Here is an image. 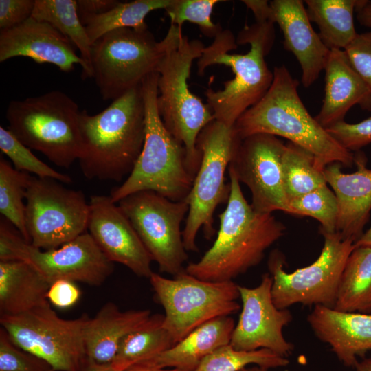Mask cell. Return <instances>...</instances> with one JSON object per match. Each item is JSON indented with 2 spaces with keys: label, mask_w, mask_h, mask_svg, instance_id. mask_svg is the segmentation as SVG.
<instances>
[{
  "label": "cell",
  "mask_w": 371,
  "mask_h": 371,
  "mask_svg": "<svg viewBox=\"0 0 371 371\" xmlns=\"http://www.w3.org/2000/svg\"><path fill=\"white\" fill-rule=\"evenodd\" d=\"M31 176L28 172L16 170L8 161L1 158L0 212L29 243L23 200Z\"/></svg>",
  "instance_id": "d6a6232c"
},
{
  "label": "cell",
  "mask_w": 371,
  "mask_h": 371,
  "mask_svg": "<svg viewBox=\"0 0 371 371\" xmlns=\"http://www.w3.org/2000/svg\"><path fill=\"white\" fill-rule=\"evenodd\" d=\"M73 43L49 23L30 17L21 24L0 31V62L23 56L38 64L49 63L64 72L82 68L83 78H91L85 62Z\"/></svg>",
  "instance_id": "d6986e66"
},
{
  "label": "cell",
  "mask_w": 371,
  "mask_h": 371,
  "mask_svg": "<svg viewBox=\"0 0 371 371\" xmlns=\"http://www.w3.org/2000/svg\"><path fill=\"white\" fill-rule=\"evenodd\" d=\"M355 154L357 170L344 173L339 163L326 166L324 174L338 202L337 230L344 239L356 242L363 234L371 211V169L363 153Z\"/></svg>",
  "instance_id": "44dd1931"
},
{
  "label": "cell",
  "mask_w": 371,
  "mask_h": 371,
  "mask_svg": "<svg viewBox=\"0 0 371 371\" xmlns=\"http://www.w3.org/2000/svg\"><path fill=\"white\" fill-rule=\"evenodd\" d=\"M0 149L19 171L33 173L40 178H50L70 183L71 178L56 171L36 157L30 148L21 143L9 130L0 127Z\"/></svg>",
  "instance_id": "d590c367"
},
{
  "label": "cell",
  "mask_w": 371,
  "mask_h": 371,
  "mask_svg": "<svg viewBox=\"0 0 371 371\" xmlns=\"http://www.w3.org/2000/svg\"><path fill=\"white\" fill-rule=\"evenodd\" d=\"M156 301L165 311L164 326L176 344L192 330L241 308L238 284L233 280L210 282L186 270L169 279L153 272L148 278Z\"/></svg>",
  "instance_id": "30bf717a"
},
{
  "label": "cell",
  "mask_w": 371,
  "mask_h": 371,
  "mask_svg": "<svg viewBox=\"0 0 371 371\" xmlns=\"http://www.w3.org/2000/svg\"><path fill=\"white\" fill-rule=\"evenodd\" d=\"M150 315L147 309L123 311L113 302L106 303L93 317H89L85 326L87 360L111 363L123 339Z\"/></svg>",
  "instance_id": "cb8c5ba5"
},
{
  "label": "cell",
  "mask_w": 371,
  "mask_h": 371,
  "mask_svg": "<svg viewBox=\"0 0 371 371\" xmlns=\"http://www.w3.org/2000/svg\"><path fill=\"white\" fill-rule=\"evenodd\" d=\"M357 19L361 25L371 27V1L361 0L357 8Z\"/></svg>",
  "instance_id": "f6af8a7d"
},
{
  "label": "cell",
  "mask_w": 371,
  "mask_h": 371,
  "mask_svg": "<svg viewBox=\"0 0 371 371\" xmlns=\"http://www.w3.org/2000/svg\"><path fill=\"white\" fill-rule=\"evenodd\" d=\"M52 371H56V370H52Z\"/></svg>",
  "instance_id": "816d5d0a"
},
{
  "label": "cell",
  "mask_w": 371,
  "mask_h": 371,
  "mask_svg": "<svg viewBox=\"0 0 371 371\" xmlns=\"http://www.w3.org/2000/svg\"><path fill=\"white\" fill-rule=\"evenodd\" d=\"M269 5L273 21L283 33L284 47L297 60L302 85L309 87L324 69L330 50L313 30L303 1L273 0Z\"/></svg>",
  "instance_id": "ffe728a7"
},
{
  "label": "cell",
  "mask_w": 371,
  "mask_h": 371,
  "mask_svg": "<svg viewBox=\"0 0 371 371\" xmlns=\"http://www.w3.org/2000/svg\"><path fill=\"white\" fill-rule=\"evenodd\" d=\"M124 371H182L176 368H158L149 366L143 363H137Z\"/></svg>",
  "instance_id": "7dc6e473"
},
{
  "label": "cell",
  "mask_w": 371,
  "mask_h": 371,
  "mask_svg": "<svg viewBox=\"0 0 371 371\" xmlns=\"http://www.w3.org/2000/svg\"><path fill=\"white\" fill-rule=\"evenodd\" d=\"M371 246V226L362 236L354 243V247Z\"/></svg>",
  "instance_id": "c3c4849f"
},
{
  "label": "cell",
  "mask_w": 371,
  "mask_h": 371,
  "mask_svg": "<svg viewBox=\"0 0 371 371\" xmlns=\"http://www.w3.org/2000/svg\"><path fill=\"white\" fill-rule=\"evenodd\" d=\"M274 40V23L256 21L241 30L236 38L230 30H223L204 47L197 61L199 76L214 65L229 67L234 74V78L224 82L222 89H207L205 92L207 104L216 120L234 126L238 117L267 92L273 74L265 58Z\"/></svg>",
  "instance_id": "6da1fadb"
},
{
  "label": "cell",
  "mask_w": 371,
  "mask_h": 371,
  "mask_svg": "<svg viewBox=\"0 0 371 371\" xmlns=\"http://www.w3.org/2000/svg\"><path fill=\"white\" fill-rule=\"evenodd\" d=\"M80 296L81 291L75 282L61 280L50 285L47 293V300L53 306L64 309L76 304Z\"/></svg>",
  "instance_id": "b9f144b4"
},
{
  "label": "cell",
  "mask_w": 371,
  "mask_h": 371,
  "mask_svg": "<svg viewBox=\"0 0 371 371\" xmlns=\"http://www.w3.org/2000/svg\"><path fill=\"white\" fill-rule=\"evenodd\" d=\"M272 282L267 273L254 288L238 285L241 311L229 344L238 350L266 348L287 358L294 345L285 339L283 328L291 322L293 315L288 308L279 309L274 305Z\"/></svg>",
  "instance_id": "e0dca14e"
},
{
  "label": "cell",
  "mask_w": 371,
  "mask_h": 371,
  "mask_svg": "<svg viewBox=\"0 0 371 371\" xmlns=\"http://www.w3.org/2000/svg\"><path fill=\"white\" fill-rule=\"evenodd\" d=\"M89 203V233L112 262L149 278L152 258L131 223L110 196L93 195Z\"/></svg>",
  "instance_id": "ac0fdd59"
},
{
  "label": "cell",
  "mask_w": 371,
  "mask_h": 371,
  "mask_svg": "<svg viewBox=\"0 0 371 371\" xmlns=\"http://www.w3.org/2000/svg\"><path fill=\"white\" fill-rule=\"evenodd\" d=\"M325 93L315 120L324 128L344 121L355 105L371 111V89L342 49H330L325 65Z\"/></svg>",
  "instance_id": "603a6c76"
},
{
  "label": "cell",
  "mask_w": 371,
  "mask_h": 371,
  "mask_svg": "<svg viewBox=\"0 0 371 371\" xmlns=\"http://www.w3.org/2000/svg\"><path fill=\"white\" fill-rule=\"evenodd\" d=\"M21 260L32 265L50 284L65 280L100 286L113 271L110 261L89 232L52 249L25 241L8 222L0 223V261Z\"/></svg>",
  "instance_id": "7c38bea8"
},
{
  "label": "cell",
  "mask_w": 371,
  "mask_h": 371,
  "mask_svg": "<svg viewBox=\"0 0 371 371\" xmlns=\"http://www.w3.org/2000/svg\"><path fill=\"white\" fill-rule=\"evenodd\" d=\"M35 0H0V29L19 25L32 16Z\"/></svg>",
  "instance_id": "60d3db41"
},
{
  "label": "cell",
  "mask_w": 371,
  "mask_h": 371,
  "mask_svg": "<svg viewBox=\"0 0 371 371\" xmlns=\"http://www.w3.org/2000/svg\"><path fill=\"white\" fill-rule=\"evenodd\" d=\"M171 0H135L119 2L107 12L79 16L93 45L104 34L119 28H148L146 16L152 11L166 9Z\"/></svg>",
  "instance_id": "f546056e"
},
{
  "label": "cell",
  "mask_w": 371,
  "mask_h": 371,
  "mask_svg": "<svg viewBox=\"0 0 371 371\" xmlns=\"http://www.w3.org/2000/svg\"><path fill=\"white\" fill-rule=\"evenodd\" d=\"M25 201V225L35 247L58 248L88 227L90 207L85 194L57 180L31 176Z\"/></svg>",
  "instance_id": "5bb4252c"
},
{
  "label": "cell",
  "mask_w": 371,
  "mask_h": 371,
  "mask_svg": "<svg viewBox=\"0 0 371 371\" xmlns=\"http://www.w3.org/2000/svg\"><path fill=\"white\" fill-rule=\"evenodd\" d=\"M51 366L42 359L22 349L0 329V371H52Z\"/></svg>",
  "instance_id": "74e56055"
},
{
  "label": "cell",
  "mask_w": 371,
  "mask_h": 371,
  "mask_svg": "<svg viewBox=\"0 0 371 371\" xmlns=\"http://www.w3.org/2000/svg\"><path fill=\"white\" fill-rule=\"evenodd\" d=\"M171 38L168 29L157 41L148 29L124 27L110 31L93 45L92 78L104 100H115L140 85L157 67Z\"/></svg>",
  "instance_id": "ba28073f"
},
{
  "label": "cell",
  "mask_w": 371,
  "mask_h": 371,
  "mask_svg": "<svg viewBox=\"0 0 371 371\" xmlns=\"http://www.w3.org/2000/svg\"><path fill=\"white\" fill-rule=\"evenodd\" d=\"M80 112L68 95L54 90L10 102L5 116L8 130L21 143L68 168L80 155Z\"/></svg>",
  "instance_id": "52a82bcc"
},
{
  "label": "cell",
  "mask_w": 371,
  "mask_h": 371,
  "mask_svg": "<svg viewBox=\"0 0 371 371\" xmlns=\"http://www.w3.org/2000/svg\"><path fill=\"white\" fill-rule=\"evenodd\" d=\"M230 193L219 214L220 226L212 247L186 271L203 280L232 281L258 265L265 251L284 234L286 227L270 213L254 210L245 199L240 182L228 170Z\"/></svg>",
  "instance_id": "7a4b0ae2"
},
{
  "label": "cell",
  "mask_w": 371,
  "mask_h": 371,
  "mask_svg": "<svg viewBox=\"0 0 371 371\" xmlns=\"http://www.w3.org/2000/svg\"><path fill=\"white\" fill-rule=\"evenodd\" d=\"M169 28L171 38L156 69L157 106L166 129L184 146L188 170L195 177L201 161L198 135L215 120L208 105L190 91L188 83L192 63L201 56L205 46L198 39L190 40L181 27L170 25Z\"/></svg>",
  "instance_id": "5b68a950"
},
{
  "label": "cell",
  "mask_w": 371,
  "mask_h": 371,
  "mask_svg": "<svg viewBox=\"0 0 371 371\" xmlns=\"http://www.w3.org/2000/svg\"><path fill=\"white\" fill-rule=\"evenodd\" d=\"M221 0H171L165 10L171 25L182 26L184 22L197 25L201 32L210 38H215L222 31L219 24L211 19L215 5Z\"/></svg>",
  "instance_id": "8d00e7d4"
},
{
  "label": "cell",
  "mask_w": 371,
  "mask_h": 371,
  "mask_svg": "<svg viewBox=\"0 0 371 371\" xmlns=\"http://www.w3.org/2000/svg\"><path fill=\"white\" fill-rule=\"evenodd\" d=\"M119 2L117 0H78L77 10L79 16L98 15L109 12Z\"/></svg>",
  "instance_id": "7bdbcfd3"
},
{
  "label": "cell",
  "mask_w": 371,
  "mask_h": 371,
  "mask_svg": "<svg viewBox=\"0 0 371 371\" xmlns=\"http://www.w3.org/2000/svg\"><path fill=\"white\" fill-rule=\"evenodd\" d=\"M235 325L230 316L212 319L192 330L169 349L139 363L158 368L194 371L207 355L230 343Z\"/></svg>",
  "instance_id": "d4e9b609"
},
{
  "label": "cell",
  "mask_w": 371,
  "mask_h": 371,
  "mask_svg": "<svg viewBox=\"0 0 371 371\" xmlns=\"http://www.w3.org/2000/svg\"><path fill=\"white\" fill-rule=\"evenodd\" d=\"M326 130L344 148L351 152L359 151L371 143V117L355 124L343 121Z\"/></svg>",
  "instance_id": "f35d334b"
},
{
  "label": "cell",
  "mask_w": 371,
  "mask_h": 371,
  "mask_svg": "<svg viewBox=\"0 0 371 371\" xmlns=\"http://www.w3.org/2000/svg\"><path fill=\"white\" fill-rule=\"evenodd\" d=\"M324 245L318 258L311 265L288 273L285 256L278 249L269 257L267 267L273 282L271 295L279 309L300 304L333 308L339 284L355 242L344 239L338 232H320Z\"/></svg>",
  "instance_id": "8fae6325"
},
{
  "label": "cell",
  "mask_w": 371,
  "mask_h": 371,
  "mask_svg": "<svg viewBox=\"0 0 371 371\" xmlns=\"http://www.w3.org/2000/svg\"><path fill=\"white\" fill-rule=\"evenodd\" d=\"M333 308L371 313V246L355 247L349 255Z\"/></svg>",
  "instance_id": "83f0119b"
},
{
  "label": "cell",
  "mask_w": 371,
  "mask_h": 371,
  "mask_svg": "<svg viewBox=\"0 0 371 371\" xmlns=\"http://www.w3.org/2000/svg\"><path fill=\"white\" fill-rule=\"evenodd\" d=\"M158 77L155 71L142 82L145 111L144 145L130 175L111 192L110 196L115 203L144 190L180 201L186 200L191 190L194 177L188 168L186 150L166 129L159 112Z\"/></svg>",
  "instance_id": "8992f818"
},
{
  "label": "cell",
  "mask_w": 371,
  "mask_h": 371,
  "mask_svg": "<svg viewBox=\"0 0 371 371\" xmlns=\"http://www.w3.org/2000/svg\"><path fill=\"white\" fill-rule=\"evenodd\" d=\"M355 371H371V358H363L355 364Z\"/></svg>",
  "instance_id": "681fc988"
},
{
  "label": "cell",
  "mask_w": 371,
  "mask_h": 371,
  "mask_svg": "<svg viewBox=\"0 0 371 371\" xmlns=\"http://www.w3.org/2000/svg\"><path fill=\"white\" fill-rule=\"evenodd\" d=\"M164 315L153 314L122 341L111 362L116 371H124L137 363L150 359L174 346L164 326Z\"/></svg>",
  "instance_id": "f1b7e54d"
},
{
  "label": "cell",
  "mask_w": 371,
  "mask_h": 371,
  "mask_svg": "<svg viewBox=\"0 0 371 371\" xmlns=\"http://www.w3.org/2000/svg\"><path fill=\"white\" fill-rule=\"evenodd\" d=\"M311 22L319 27V36L330 49L344 50L356 37L354 12L361 0H305Z\"/></svg>",
  "instance_id": "4316f807"
},
{
  "label": "cell",
  "mask_w": 371,
  "mask_h": 371,
  "mask_svg": "<svg viewBox=\"0 0 371 371\" xmlns=\"http://www.w3.org/2000/svg\"><path fill=\"white\" fill-rule=\"evenodd\" d=\"M82 371H116L111 363L101 364L91 361H87Z\"/></svg>",
  "instance_id": "bcb514c9"
},
{
  "label": "cell",
  "mask_w": 371,
  "mask_h": 371,
  "mask_svg": "<svg viewBox=\"0 0 371 371\" xmlns=\"http://www.w3.org/2000/svg\"><path fill=\"white\" fill-rule=\"evenodd\" d=\"M89 317L66 319L49 301L25 313L0 316L12 341L49 363L56 371H82L87 359L84 329Z\"/></svg>",
  "instance_id": "4fadbf2b"
},
{
  "label": "cell",
  "mask_w": 371,
  "mask_h": 371,
  "mask_svg": "<svg viewBox=\"0 0 371 371\" xmlns=\"http://www.w3.org/2000/svg\"><path fill=\"white\" fill-rule=\"evenodd\" d=\"M344 51L354 69L371 89V31L357 34Z\"/></svg>",
  "instance_id": "ab89813d"
},
{
  "label": "cell",
  "mask_w": 371,
  "mask_h": 371,
  "mask_svg": "<svg viewBox=\"0 0 371 371\" xmlns=\"http://www.w3.org/2000/svg\"><path fill=\"white\" fill-rule=\"evenodd\" d=\"M242 2L252 11L256 21H271L273 23L271 8L267 1L243 0Z\"/></svg>",
  "instance_id": "ee69618b"
},
{
  "label": "cell",
  "mask_w": 371,
  "mask_h": 371,
  "mask_svg": "<svg viewBox=\"0 0 371 371\" xmlns=\"http://www.w3.org/2000/svg\"><path fill=\"white\" fill-rule=\"evenodd\" d=\"M117 203L159 271L173 276L184 271L188 254L181 225L189 210L187 200L173 201L154 191L144 190Z\"/></svg>",
  "instance_id": "9a60e30c"
},
{
  "label": "cell",
  "mask_w": 371,
  "mask_h": 371,
  "mask_svg": "<svg viewBox=\"0 0 371 371\" xmlns=\"http://www.w3.org/2000/svg\"><path fill=\"white\" fill-rule=\"evenodd\" d=\"M49 286L30 263L0 261V316L19 315L45 304Z\"/></svg>",
  "instance_id": "484cf974"
},
{
  "label": "cell",
  "mask_w": 371,
  "mask_h": 371,
  "mask_svg": "<svg viewBox=\"0 0 371 371\" xmlns=\"http://www.w3.org/2000/svg\"><path fill=\"white\" fill-rule=\"evenodd\" d=\"M240 140L234 126L216 120L198 135L196 147L201 161L186 199L189 210L182 231L187 251H198L196 241L201 228L207 240L215 234L214 213L218 205L229 199L230 185L225 183V175Z\"/></svg>",
  "instance_id": "9c48e42d"
},
{
  "label": "cell",
  "mask_w": 371,
  "mask_h": 371,
  "mask_svg": "<svg viewBox=\"0 0 371 371\" xmlns=\"http://www.w3.org/2000/svg\"><path fill=\"white\" fill-rule=\"evenodd\" d=\"M32 17L47 22L66 36L76 47L92 78V44L77 10L76 0H35Z\"/></svg>",
  "instance_id": "4dcf8cb0"
},
{
  "label": "cell",
  "mask_w": 371,
  "mask_h": 371,
  "mask_svg": "<svg viewBox=\"0 0 371 371\" xmlns=\"http://www.w3.org/2000/svg\"><path fill=\"white\" fill-rule=\"evenodd\" d=\"M307 322L315 335L330 346L346 366L354 368L357 357L371 350V313L344 312L314 306Z\"/></svg>",
  "instance_id": "7402d4cb"
},
{
  "label": "cell",
  "mask_w": 371,
  "mask_h": 371,
  "mask_svg": "<svg viewBox=\"0 0 371 371\" xmlns=\"http://www.w3.org/2000/svg\"><path fill=\"white\" fill-rule=\"evenodd\" d=\"M78 159L89 179L120 181L131 172L143 148L145 111L142 84L102 111L80 115Z\"/></svg>",
  "instance_id": "277c9868"
},
{
  "label": "cell",
  "mask_w": 371,
  "mask_h": 371,
  "mask_svg": "<svg viewBox=\"0 0 371 371\" xmlns=\"http://www.w3.org/2000/svg\"><path fill=\"white\" fill-rule=\"evenodd\" d=\"M326 185L291 200L289 213L312 217L321 224L319 232H337L338 202L333 191Z\"/></svg>",
  "instance_id": "e575fe53"
},
{
  "label": "cell",
  "mask_w": 371,
  "mask_h": 371,
  "mask_svg": "<svg viewBox=\"0 0 371 371\" xmlns=\"http://www.w3.org/2000/svg\"><path fill=\"white\" fill-rule=\"evenodd\" d=\"M271 85L263 98L245 111L234 128L240 139L266 133L287 139L311 153L324 170L332 163L355 164V153L344 148L312 117L297 91L299 82L285 65L275 67Z\"/></svg>",
  "instance_id": "3957f363"
},
{
  "label": "cell",
  "mask_w": 371,
  "mask_h": 371,
  "mask_svg": "<svg viewBox=\"0 0 371 371\" xmlns=\"http://www.w3.org/2000/svg\"><path fill=\"white\" fill-rule=\"evenodd\" d=\"M282 170L289 201L327 184L314 155L290 142L282 155Z\"/></svg>",
  "instance_id": "1f68e13d"
},
{
  "label": "cell",
  "mask_w": 371,
  "mask_h": 371,
  "mask_svg": "<svg viewBox=\"0 0 371 371\" xmlns=\"http://www.w3.org/2000/svg\"><path fill=\"white\" fill-rule=\"evenodd\" d=\"M240 371H269V369L260 367L258 366H254L252 367L247 366Z\"/></svg>",
  "instance_id": "f907efd6"
},
{
  "label": "cell",
  "mask_w": 371,
  "mask_h": 371,
  "mask_svg": "<svg viewBox=\"0 0 371 371\" xmlns=\"http://www.w3.org/2000/svg\"><path fill=\"white\" fill-rule=\"evenodd\" d=\"M251 364L269 370L286 366L289 360L269 349L238 350L229 344L207 355L194 371H240Z\"/></svg>",
  "instance_id": "836d02e7"
},
{
  "label": "cell",
  "mask_w": 371,
  "mask_h": 371,
  "mask_svg": "<svg viewBox=\"0 0 371 371\" xmlns=\"http://www.w3.org/2000/svg\"><path fill=\"white\" fill-rule=\"evenodd\" d=\"M285 147L275 135L256 133L241 139L233 155L228 170L248 187L251 205L258 212L289 213L282 170Z\"/></svg>",
  "instance_id": "2e32d148"
}]
</instances>
